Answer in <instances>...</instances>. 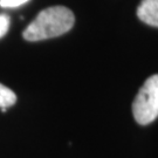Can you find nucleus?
I'll return each instance as SVG.
<instances>
[{
  "instance_id": "nucleus-4",
  "label": "nucleus",
  "mask_w": 158,
  "mask_h": 158,
  "mask_svg": "<svg viewBox=\"0 0 158 158\" xmlns=\"http://www.w3.org/2000/svg\"><path fill=\"white\" fill-rule=\"evenodd\" d=\"M17 102L15 93L0 83V108H10Z\"/></svg>"
},
{
  "instance_id": "nucleus-3",
  "label": "nucleus",
  "mask_w": 158,
  "mask_h": 158,
  "mask_svg": "<svg viewBox=\"0 0 158 158\" xmlns=\"http://www.w3.org/2000/svg\"><path fill=\"white\" fill-rule=\"evenodd\" d=\"M137 17L149 26L158 27V0H142L137 8Z\"/></svg>"
},
{
  "instance_id": "nucleus-2",
  "label": "nucleus",
  "mask_w": 158,
  "mask_h": 158,
  "mask_svg": "<svg viewBox=\"0 0 158 158\" xmlns=\"http://www.w3.org/2000/svg\"><path fill=\"white\" fill-rule=\"evenodd\" d=\"M136 122L148 125L158 117V74L150 76L142 85L132 103Z\"/></svg>"
},
{
  "instance_id": "nucleus-5",
  "label": "nucleus",
  "mask_w": 158,
  "mask_h": 158,
  "mask_svg": "<svg viewBox=\"0 0 158 158\" xmlns=\"http://www.w3.org/2000/svg\"><path fill=\"white\" fill-rule=\"evenodd\" d=\"M29 0H0V6L2 8H15L23 4L28 2Z\"/></svg>"
},
{
  "instance_id": "nucleus-1",
  "label": "nucleus",
  "mask_w": 158,
  "mask_h": 158,
  "mask_svg": "<svg viewBox=\"0 0 158 158\" xmlns=\"http://www.w3.org/2000/svg\"><path fill=\"white\" fill-rule=\"evenodd\" d=\"M74 13L64 6H53L41 11L23 31V36L27 41L56 38L73 28Z\"/></svg>"
},
{
  "instance_id": "nucleus-6",
  "label": "nucleus",
  "mask_w": 158,
  "mask_h": 158,
  "mask_svg": "<svg viewBox=\"0 0 158 158\" xmlns=\"http://www.w3.org/2000/svg\"><path fill=\"white\" fill-rule=\"evenodd\" d=\"M10 28V17L6 14H0V38H2Z\"/></svg>"
}]
</instances>
